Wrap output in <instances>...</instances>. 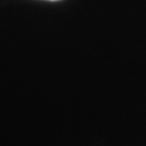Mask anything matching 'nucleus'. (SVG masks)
Returning <instances> with one entry per match:
<instances>
[{
    "mask_svg": "<svg viewBox=\"0 0 146 146\" xmlns=\"http://www.w3.org/2000/svg\"><path fill=\"white\" fill-rule=\"evenodd\" d=\"M52 1H54V0H52Z\"/></svg>",
    "mask_w": 146,
    "mask_h": 146,
    "instance_id": "nucleus-1",
    "label": "nucleus"
}]
</instances>
